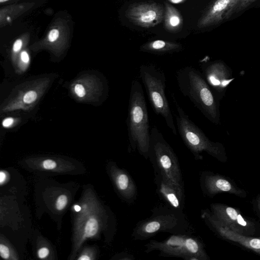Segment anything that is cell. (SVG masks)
I'll use <instances>...</instances> for the list:
<instances>
[{"instance_id": "obj_31", "label": "cell", "mask_w": 260, "mask_h": 260, "mask_svg": "<svg viewBox=\"0 0 260 260\" xmlns=\"http://www.w3.org/2000/svg\"><path fill=\"white\" fill-rule=\"evenodd\" d=\"M20 58L21 61L25 64H28L29 62V56L27 52L23 50L20 52Z\"/></svg>"}, {"instance_id": "obj_27", "label": "cell", "mask_w": 260, "mask_h": 260, "mask_svg": "<svg viewBox=\"0 0 260 260\" xmlns=\"http://www.w3.org/2000/svg\"><path fill=\"white\" fill-rule=\"evenodd\" d=\"M135 259V258L133 254L125 251L116 253L111 258L112 260H134Z\"/></svg>"}, {"instance_id": "obj_33", "label": "cell", "mask_w": 260, "mask_h": 260, "mask_svg": "<svg viewBox=\"0 0 260 260\" xmlns=\"http://www.w3.org/2000/svg\"><path fill=\"white\" fill-rule=\"evenodd\" d=\"M173 4H180L184 2L185 0H168Z\"/></svg>"}, {"instance_id": "obj_23", "label": "cell", "mask_w": 260, "mask_h": 260, "mask_svg": "<svg viewBox=\"0 0 260 260\" xmlns=\"http://www.w3.org/2000/svg\"><path fill=\"white\" fill-rule=\"evenodd\" d=\"M0 256L4 259L18 260L19 259L16 250L12 244L3 235L0 237Z\"/></svg>"}, {"instance_id": "obj_16", "label": "cell", "mask_w": 260, "mask_h": 260, "mask_svg": "<svg viewBox=\"0 0 260 260\" xmlns=\"http://www.w3.org/2000/svg\"><path fill=\"white\" fill-rule=\"evenodd\" d=\"M156 192L167 206L183 211L185 204L184 190L180 188L162 175L154 173Z\"/></svg>"}, {"instance_id": "obj_26", "label": "cell", "mask_w": 260, "mask_h": 260, "mask_svg": "<svg viewBox=\"0 0 260 260\" xmlns=\"http://www.w3.org/2000/svg\"><path fill=\"white\" fill-rule=\"evenodd\" d=\"M27 35V34H25L24 36L20 37L15 41L12 46V51L13 53L16 54L21 50L25 39L28 37V36H26Z\"/></svg>"}, {"instance_id": "obj_25", "label": "cell", "mask_w": 260, "mask_h": 260, "mask_svg": "<svg viewBox=\"0 0 260 260\" xmlns=\"http://www.w3.org/2000/svg\"><path fill=\"white\" fill-rule=\"evenodd\" d=\"M255 1L256 0H239L227 13L225 16V20H228L234 14L239 13L245 10Z\"/></svg>"}, {"instance_id": "obj_21", "label": "cell", "mask_w": 260, "mask_h": 260, "mask_svg": "<svg viewBox=\"0 0 260 260\" xmlns=\"http://www.w3.org/2000/svg\"><path fill=\"white\" fill-rule=\"evenodd\" d=\"M32 3L10 5L2 8L0 11V24L3 27L14 20L32 6Z\"/></svg>"}, {"instance_id": "obj_11", "label": "cell", "mask_w": 260, "mask_h": 260, "mask_svg": "<svg viewBox=\"0 0 260 260\" xmlns=\"http://www.w3.org/2000/svg\"><path fill=\"white\" fill-rule=\"evenodd\" d=\"M27 171L42 176L84 174L86 169L81 164L57 158H32L20 165Z\"/></svg>"}, {"instance_id": "obj_4", "label": "cell", "mask_w": 260, "mask_h": 260, "mask_svg": "<svg viewBox=\"0 0 260 260\" xmlns=\"http://www.w3.org/2000/svg\"><path fill=\"white\" fill-rule=\"evenodd\" d=\"M116 229L114 214L101 202L77 226L73 228L72 251L69 259H76L83 243L88 239H98L103 235L105 242L110 243Z\"/></svg>"}, {"instance_id": "obj_24", "label": "cell", "mask_w": 260, "mask_h": 260, "mask_svg": "<svg viewBox=\"0 0 260 260\" xmlns=\"http://www.w3.org/2000/svg\"><path fill=\"white\" fill-rule=\"evenodd\" d=\"M98 248L93 246H85L81 248L76 259L77 260H94L98 257Z\"/></svg>"}, {"instance_id": "obj_19", "label": "cell", "mask_w": 260, "mask_h": 260, "mask_svg": "<svg viewBox=\"0 0 260 260\" xmlns=\"http://www.w3.org/2000/svg\"><path fill=\"white\" fill-rule=\"evenodd\" d=\"M181 44L162 40H155L145 43L140 47L143 52L157 55H163L181 51Z\"/></svg>"}, {"instance_id": "obj_14", "label": "cell", "mask_w": 260, "mask_h": 260, "mask_svg": "<svg viewBox=\"0 0 260 260\" xmlns=\"http://www.w3.org/2000/svg\"><path fill=\"white\" fill-rule=\"evenodd\" d=\"M165 8L155 2H142L131 5L126 17L135 25L142 27H154L164 19Z\"/></svg>"}, {"instance_id": "obj_9", "label": "cell", "mask_w": 260, "mask_h": 260, "mask_svg": "<svg viewBox=\"0 0 260 260\" xmlns=\"http://www.w3.org/2000/svg\"><path fill=\"white\" fill-rule=\"evenodd\" d=\"M145 252H159L160 256L175 257L185 260H209L203 242L192 234H172L159 241H149L145 245Z\"/></svg>"}, {"instance_id": "obj_12", "label": "cell", "mask_w": 260, "mask_h": 260, "mask_svg": "<svg viewBox=\"0 0 260 260\" xmlns=\"http://www.w3.org/2000/svg\"><path fill=\"white\" fill-rule=\"evenodd\" d=\"M201 217L208 228L218 237L260 255V236H245L231 230L218 220L208 209L202 210Z\"/></svg>"}, {"instance_id": "obj_15", "label": "cell", "mask_w": 260, "mask_h": 260, "mask_svg": "<svg viewBox=\"0 0 260 260\" xmlns=\"http://www.w3.org/2000/svg\"><path fill=\"white\" fill-rule=\"evenodd\" d=\"M107 173L120 198L127 203H132L136 199L137 188L128 173L113 161L106 166Z\"/></svg>"}, {"instance_id": "obj_20", "label": "cell", "mask_w": 260, "mask_h": 260, "mask_svg": "<svg viewBox=\"0 0 260 260\" xmlns=\"http://www.w3.org/2000/svg\"><path fill=\"white\" fill-rule=\"evenodd\" d=\"M164 26L166 30L176 32L180 30L183 25V18L180 12L172 5L165 3Z\"/></svg>"}, {"instance_id": "obj_2", "label": "cell", "mask_w": 260, "mask_h": 260, "mask_svg": "<svg viewBox=\"0 0 260 260\" xmlns=\"http://www.w3.org/2000/svg\"><path fill=\"white\" fill-rule=\"evenodd\" d=\"M176 80L180 92L209 120L218 124L220 114L215 96L202 73L192 66H186L176 72Z\"/></svg>"}, {"instance_id": "obj_8", "label": "cell", "mask_w": 260, "mask_h": 260, "mask_svg": "<svg viewBox=\"0 0 260 260\" xmlns=\"http://www.w3.org/2000/svg\"><path fill=\"white\" fill-rule=\"evenodd\" d=\"M139 75L153 111L163 117L167 126L176 135L177 129L165 93V73L154 64H142L139 67Z\"/></svg>"}, {"instance_id": "obj_10", "label": "cell", "mask_w": 260, "mask_h": 260, "mask_svg": "<svg viewBox=\"0 0 260 260\" xmlns=\"http://www.w3.org/2000/svg\"><path fill=\"white\" fill-rule=\"evenodd\" d=\"M210 210L231 230L245 236H260V222L243 215L239 209L224 204L212 203Z\"/></svg>"}, {"instance_id": "obj_18", "label": "cell", "mask_w": 260, "mask_h": 260, "mask_svg": "<svg viewBox=\"0 0 260 260\" xmlns=\"http://www.w3.org/2000/svg\"><path fill=\"white\" fill-rule=\"evenodd\" d=\"M239 0H213L206 8L198 22L203 28L216 25L225 20V16Z\"/></svg>"}, {"instance_id": "obj_17", "label": "cell", "mask_w": 260, "mask_h": 260, "mask_svg": "<svg viewBox=\"0 0 260 260\" xmlns=\"http://www.w3.org/2000/svg\"><path fill=\"white\" fill-rule=\"evenodd\" d=\"M201 67L202 74L212 91L222 92L233 80L227 67L220 61L202 63Z\"/></svg>"}, {"instance_id": "obj_3", "label": "cell", "mask_w": 260, "mask_h": 260, "mask_svg": "<svg viewBox=\"0 0 260 260\" xmlns=\"http://www.w3.org/2000/svg\"><path fill=\"white\" fill-rule=\"evenodd\" d=\"M193 234L194 230L182 211L166 206L155 207L151 215L140 221L134 228L131 237L134 240H145L159 233Z\"/></svg>"}, {"instance_id": "obj_13", "label": "cell", "mask_w": 260, "mask_h": 260, "mask_svg": "<svg viewBox=\"0 0 260 260\" xmlns=\"http://www.w3.org/2000/svg\"><path fill=\"white\" fill-rule=\"evenodd\" d=\"M200 184L202 192L212 198L218 193H228L245 198L246 191L238 186L230 178L211 171H203L200 176Z\"/></svg>"}, {"instance_id": "obj_7", "label": "cell", "mask_w": 260, "mask_h": 260, "mask_svg": "<svg viewBox=\"0 0 260 260\" xmlns=\"http://www.w3.org/2000/svg\"><path fill=\"white\" fill-rule=\"evenodd\" d=\"M148 159L152 165L154 173L162 175L184 190L178 157L173 148L155 126L150 129Z\"/></svg>"}, {"instance_id": "obj_30", "label": "cell", "mask_w": 260, "mask_h": 260, "mask_svg": "<svg viewBox=\"0 0 260 260\" xmlns=\"http://www.w3.org/2000/svg\"><path fill=\"white\" fill-rule=\"evenodd\" d=\"M74 92L79 98L85 96L86 92L84 86L81 84H76L74 88Z\"/></svg>"}, {"instance_id": "obj_22", "label": "cell", "mask_w": 260, "mask_h": 260, "mask_svg": "<svg viewBox=\"0 0 260 260\" xmlns=\"http://www.w3.org/2000/svg\"><path fill=\"white\" fill-rule=\"evenodd\" d=\"M38 239L36 250L37 257L41 259H55V258L53 257L55 255L53 252V247L49 242L44 238Z\"/></svg>"}, {"instance_id": "obj_34", "label": "cell", "mask_w": 260, "mask_h": 260, "mask_svg": "<svg viewBox=\"0 0 260 260\" xmlns=\"http://www.w3.org/2000/svg\"><path fill=\"white\" fill-rule=\"evenodd\" d=\"M15 1V0H0V3L1 4H3V3H6V2H9V1Z\"/></svg>"}, {"instance_id": "obj_5", "label": "cell", "mask_w": 260, "mask_h": 260, "mask_svg": "<svg viewBox=\"0 0 260 260\" xmlns=\"http://www.w3.org/2000/svg\"><path fill=\"white\" fill-rule=\"evenodd\" d=\"M176 113L175 118L177 130L184 144L196 160H201L203 152L221 162H226L228 156L223 145L210 140L203 132L189 118L179 105L174 95H172Z\"/></svg>"}, {"instance_id": "obj_32", "label": "cell", "mask_w": 260, "mask_h": 260, "mask_svg": "<svg viewBox=\"0 0 260 260\" xmlns=\"http://www.w3.org/2000/svg\"><path fill=\"white\" fill-rule=\"evenodd\" d=\"M14 119L11 117H8L3 120L2 125L5 127H10L13 124Z\"/></svg>"}, {"instance_id": "obj_29", "label": "cell", "mask_w": 260, "mask_h": 260, "mask_svg": "<svg viewBox=\"0 0 260 260\" xmlns=\"http://www.w3.org/2000/svg\"><path fill=\"white\" fill-rule=\"evenodd\" d=\"M254 212L260 219V194L255 196L252 201Z\"/></svg>"}, {"instance_id": "obj_28", "label": "cell", "mask_w": 260, "mask_h": 260, "mask_svg": "<svg viewBox=\"0 0 260 260\" xmlns=\"http://www.w3.org/2000/svg\"><path fill=\"white\" fill-rule=\"evenodd\" d=\"M37 98V93L34 90L26 92L23 97V101L25 103L30 104L34 102Z\"/></svg>"}, {"instance_id": "obj_1", "label": "cell", "mask_w": 260, "mask_h": 260, "mask_svg": "<svg viewBox=\"0 0 260 260\" xmlns=\"http://www.w3.org/2000/svg\"><path fill=\"white\" fill-rule=\"evenodd\" d=\"M126 125L128 151L137 150L148 159L150 138L148 112L142 85L135 79L131 83Z\"/></svg>"}, {"instance_id": "obj_6", "label": "cell", "mask_w": 260, "mask_h": 260, "mask_svg": "<svg viewBox=\"0 0 260 260\" xmlns=\"http://www.w3.org/2000/svg\"><path fill=\"white\" fill-rule=\"evenodd\" d=\"M43 178L37 182L35 198L37 207L46 212L56 222L60 223L62 216L72 203L77 188L73 183L61 184Z\"/></svg>"}]
</instances>
